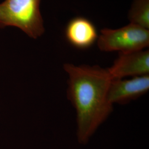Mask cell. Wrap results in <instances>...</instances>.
I'll use <instances>...</instances> for the list:
<instances>
[{
    "label": "cell",
    "mask_w": 149,
    "mask_h": 149,
    "mask_svg": "<svg viewBox=\"0 0 149 149\" xmlns=\"http://www.w3.org/2000/svg\"><path fill=\"white\" fill-rule=\"evenodd\" d=\"M67 97L74 108L79 140L85 143L113 112L108 93L113 79L108 69L66 63Z\"/></svg>",
    "instance_id": "obj_1"
},
{
    "label": "cell",
    "mask_w": 149,
    "mask_h": 149,
    "mask_svg": "<svg viewBox=\"0 0 149 149\" xmlns=\"http://www.w3.org/2000/svg\"><path fill=\"white\" fill-rule=\"evenodd\" d=\"M41 0H4L0 3V28L15 27L37 39L45 32Z\"/></svg>",
    "instance_id": "obj_2"
},
{
    "label": "cell",
    "mask_w": 149,
    "mask_h": 149,
    "mask_svg": "<svg viewBox=\"0 0 149 149\" xmlns=\"http://www.w3.org/2000/svg\"><path fill=\"white\" fill-rule=\"evenodd\" d=\"M97 45L105 52L127 53L143 50L149 47V30L133 23L117 29H103Z\"/></svg>",
    "instance_id": "obj_3"
},
{
    "label": "cell",
    "mask_w": 149,
    "mask_h": 149,
    "mask_svg": "<svg viewBox=\"0 0 149 149\" xmlns=\"http://www.w3.org/2000/svg\"><path fill=\"white\" fill-rule=\"evenodd\" d=\"M108 70L113 79L148 75L149 50L119 53L118 58Z\"/></svg>",
    "instance_id": "obj_4"
},
{
    "label": "cell",
    "mask_w": 149,
    "mask_h": 149,
    "mask_svg": "<svg viewBox=\"0 0 149 149\" xmlns=\"http://www.w3.org/2000/svg\"><path fill=\"white\" fill-rule=\"evenodd\" d=\"M149 90V75L134 77L130 79H113L108 98L112 104H124L138 99Z\"/></svg>",
    "instance_id": "obj_5"
},
{
    "label": "cell",
    "mask_w": 149,
    "mask_h": 149,
    "mask_svg": "<svg viewBox=\"0 0 149 149\" xmlns=\"http://www.w3.org/2000/svg\"><path fill=\"white\" fill-rule=\"evenodd\" d=\"M65 36L72 46L80 49L90 48L98 38L95 26L84 17H76L70 21L66 28Z\"/></svg>",
    "instance_id": "obj_6"
},
{
    "label": "cell",
    "mask_w": 149,
    "mask_h": 149,
    "mask_svg": "<svg viewBox=\"0 0 149 149\" xmlns=\"http://www.w3.org/2000/svg\"><path fill=\"white\" fill-rule=\"evenodd\" d=\"M128 17L130 23L148 29L149 0H134Z\"/></svg>",
    "instance_id": "obj_7"
}]
</instances>
